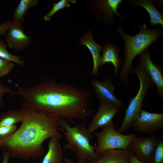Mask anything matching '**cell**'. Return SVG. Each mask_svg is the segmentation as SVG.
<instances>
[{"label": "cell", "instance_id": "cell-1", "mask_svg": "<svg viewBox=\"0 0 163 163\" xmlns=\"http://www.w3.org/2000/svg\"><path fill=\"white\" fill-rule=\"evenodd\" d=\"M15 86L16 91L13 94L21 97V107L49 114L69 124L84 120L92 113L88 108L91 94L86 88L49 78L30 86Z\"/></svg>", "mask_w": 163, "mask_h": 163}, {"label": "cell", "instance_id": "cell-2", "mask_svg": "<svg viewBox=\"0 0 163 163\" xmlns=\"http://www.w3.org/2000/svg\"><path fill=\"white\" fill-rule=\"evenodd\" d=\"M21 120L11 135L0 140V149L10 157L27 160L43 156V144L47 139L63 137L60 119L49 114L24 107L17 110Z\"/></svg>", "mask_w": 163, "mask_h": 163}, {"label": "cell", "instance_id": "cell-3", "mask_svg": "<svg viewBox=\"0 0 163 163\" xmlns=\"http://www.w3.org/2000/svg\"><path fill=\"white\" fill-rule=\"evenodd\" d=\"M139 31L137 34L130 35L126 34L121 24L120 23L116 31L125 42L124 61L120 70L119 77L123 84H128V76L132 72V64L135 58L140 54L152 43L157 42L162 35L163 32L159 28H149L145 24L138 25Z\"/></svg>", "mask_w": 163, "mask_h": 163}, {"label": "cell", "instance_id": "cell-4", "mask_svg": "<svg viewBox=\"0 0 163 163\" xmlns=\"http://www.w3.org/2000/svg\"><path fill=\"white\" fill-rule=\"evenodd\" d=\"M60 123L67 141L63 149L72 151L78 163H87L99 158L100 154L95 152L96 145L93 146L90 144L92 134L84 125L77 124L71 126L62 119H60Z\"/></svg>", "mask_w": 163, "mask_h": 163}, {"label": "cell", "instance_id": "cell-5", "mask_svg": "<svg viewBox=\"0 0 163 163\" xmlns=\"http://www.w3.org/2000/svg\"><path fill=\"white\" fill-rule=\"evenodd\" d=\"M136 75L139 82V87L135 96L130 99L121 124L117 131L122 133L127 130L136 119L142 110L144 100L148 89L154 84L144 69L139 63L133 68L132 72Z\"/></svg>", "mask_w": 163, "mask_h": 163}, {"label": "cell", "instance_id": "cell-6", "mask_svg": "<svg viewBox=\"0 0 163 163\" xmlns=\"http://www.w3.org/2000/svg\"><path fill=\"white\" fill-rule=\"evenodd\" d=\"M94 135L97 143L95 152L97 154L111 149H127L132 139L136 136L134 133L125 135L119 133L115 129L113 121Z\"/></svg>", "mask_w": 163, "mask_h": 163}, {"label": "cell", "instance_id": "cell-7", "mask_svg": "<svg viewBox=\"0 0 163 163\" xmlns=\"http://www.w3.org/2000/svg\"><path fill=\"white\" fill-rule=\"evenodd\" d=\"M155 135L134 137L128 149L139 160L145 163H152L154 152L159 141Z\"/></svg>", "mask_w": 163, "mask_h": 163}, {"label": "cell", "instance_id": "cell-8", "mask_svg": "<svg viewBox=\"0 0 163 163\" xmlns=\"http://www.w3.org/2000/svg\"><path fill=\"white\" fill-rule=\"evenodd\" d=\"M131 126L141 133L153 134L163 128V113H150L142 110Z\"/></svg>", "mask_w": 163, "mask_h": 163}, {"label": "cell", "instance_id": "cell-9", "mask_svg": "<svg viewBox=\"0 0 163 163\" xmlns=\"http://www.w3.org/2000/svg\"><path fill=\"white\" fill-rule=\"evenodd\" d=\"M5 41L9 48L19 51L28 46L31 39L25 33L22 24L12 20L5 36Z\"/></svg>", "mask_w": 163, "mask_h": 163}, {"label": "cell", "instance_id": "cell-10", "mask_svg": "<svg viewBox=\"0 0 163 163\" xmlns=\"http://www.w3.org/2000/svg\"><path fill=\"white\" fill-rule=\"evenodd\" d=\"M122 109L111 103L101 102L98 110L88 125V129L91 133L101 127H104L113 121V119Z\"/></svg>", "mask_w": 163, "mask_h": 163}, {"label": "cell", "instance_id": "cell-11", "mask_svg": "<svg viewBox=\"0 0 163 163\" xmlns=\"http://www.w3.org/2000/svg\"><path fill=\"white\" fill-rule=\"evenodd\" d=\"M139 63L143 67L157 88V94L160 98L163 97V73L161 68L154 64L151 59L148 48L139 55Z\"/></svg>", "mask_w": 163, "mask_h": 163}, {"label": "cell", "instance_id": "cell-12", "mask_svg": "<svg viewBox=\"0 0 163 163\" xmlns=\"http://www.w3.org/2000/svg\"><path fill=\"white\" fill-rule=\"evenodd\" d=\"M91 85L93 91L101 102L116 105L122 109L125 108L122 101L115 95V88L110 79L107 78L101 81L92 79Z\"/></svg>", "mask_w": 163, "mask_h": 163}, {"label": "cell", "instance_id": "cell-13", "mask_svg": "<svg viewBox=\"0 0 163 163\" xmlns=\"http://www.w3.org/2000/svg\"><path fill=\"white\" fill-rule=\"evenodd\" d=\"M122 0H98L93 1V7L102 17L104 22L110 26L114 25L116 20L114 14L122 18L125 16L119 14L117 10Z\"/></svg>", "mask_w": 163, "mask_h": 163}, {"label": "cell", "instance_id": "cell-14", "mask_svg": "<svg viewBox=\"0 0 163 163\" xmlns=\"http://www.w3.org/2000/svg\"><path fill=\"white\" fill-rule=\"evenodd\" d=\"M132 153L128 149L108 150L100 154L96 160L87 163H130Z\"/></svg>", "mask_w": 163, "mask_h": 163}, {"label": "cell", "instance_id": "cell-15", "mask_svg": "<svg viewBox=\"0 0 163 163\" xmlns=\"http://www.w3.org/2000/svg\"><path fill=\"white\" fill-rule=\"evenodd\" d=\"M102 52L101 66L107 63H111L114 67L113 75L117 76L123 62L122 59L119 56V48L116 45L108 42L103 48Z\"/></svg>", "mask_w": 163, "mask_h": 163}, {"label": "cell", "instance_id": "cell-16", "mask_svg": "<svg viewBox=\"0 0 163 163\" xmlns=\"http://www.w3.org/2000/svg\"><path fill=\"white\" fill-rule=\"evenodd\" d=\"M79 43L86 46L90 51L93 62L91 73L95 76H97L99 66H101L100 53L103 47L95 41L90 31L80 38Z\"/></svg>", "mask_w": 163, "mask_h": 163}, {"label": "cell", "instance_id": "cell-17", "mask_svg": "<svg viewBox=\"0 0 163 163\" xmlns=\"http://www.w3.org/2000/svg\"><path fill=\"white\" fill-rule=\"evenodd\" d=\"M129 3L132 6L141 7L148 11L150 18L149 23L153 26L158 24L163 27V16L161 12L159 11L151 0H129Z\"/></svg>", "mask_w": 163, "mask_h": 163}, {"label": "cell", "instance_id": "cell-18", "mask_svg": "<svg viewBox=\"0 0 163 163\" xmlns=\"http://www.w3.org/2000/svg\"><path fill=\"white\" fill-rule=\"evenodd\" d=\"M60 139H50L48 142V151L41 163H62L64 155Z\"/></svg>", "mask_w": 163, "mask_h": 163}, {"label": "cell", "instance_id": "cell-19", "mask_svg": "<svg viewBox=\"0 0 163 163\" xmlns=\"http://www.w3.org/2000/svg\"><path fill=\"white\" fill-rule=\"evenodd\" d=\"M38 0H21L13 13V21L22 23L28 10L37 5Z\"/></svg>", "mask_w": 163, "mask_h": 163}, {"label": "cell", "instance_id": "cell-20", "mask_svg": "<svg viewBox=\"0 0 163 163\" xmlns=\"http://www.w3.org/2000/svg\"><path fill=\"white\" fill-rule=\"evenodd\" d=\"M21 120V117L17 110H9L0 115V126L16 125Z\"/></svg>", "mask_w": 163, "mask_h": 163}, {"label": "cell", "instance_id": "cell-21", "mask_svg": "<svg viewBox=\"0 0 163 163\" xmlns=\"http://www.w3.org/2000/svg\"><path fill=\"white\" fill-rule=\"evenodd\" d=\"M8 46L3 40L0 38V58L15 63L20 66H24L26 62L21 59L20 56L11 54L7 50Z\"/></svg>", "mask_w": 163, "mask_h": 163}, {"label": "cell", "instance_id": "cell-22", "mask_svg": "<svg viewBox=\"0 0 163 163\" xmlns=\"http://www.w3.org/2000/svg\"><path fill=\"white\" fill-rule=\"evenodd\" d=\"M69 2L75 3L76 1L75 0H61L56 3H54L52 9L44 16V21H50L52 16L59 10L70 7Z\"/></svg>", "mask_w": 163, "mask_h": 163}, {"label": "cell", "instance_id": "cell-23", "mask_svg": "<svg viewBox=\"0 0 163 163\" xmlns=\"http://www.w3.org/2000/svg\"><path fill=\"white\" fill-rule=\"evenodd\" d=\"M14 66L13 62L0 58V78L10 73Z\"/></svg>", "mask_w": 163, "mask_h": 163}, {"label": "cell", "instance_id": "cell-24", "mask_svg": "<svg viewBox=\"0 0 163 163\" xmlns=\"http://www.w3.org/2000/svg\"><path fill=\"white\" fill-rule=\"evenodd\" d=\"M152 163H163V140L159 141L155 150Z\"/></svg>", "mask_w": 163, "mask_h": 163}, {"label": "cell", "instance_id": "cell-25", "mask_svg": "<svg viewBox=\"0 0 163 163\" xmlns=\"http://www.w3.org/2000/svg\"><path fill=\"white\" fill-rule=\"evenodd\" d=\"M17 129L16 125L10 126H0V140L9 136L12 134Z\"/></svg>", "mask_w": 163, "mask_h": 163}, {"label": "cell", "instance_id": "cell-26", "mask_svg": "<svg viewBox=\"0 0 163 163\" xmlns=\"http://www.w3.org/2000/svg\"><path fill=\"white\" fill-rule=\"evenodd\" d=\"M13 92L11 88L0 81V107L4 105L3 97L4 95L6 93L12 94Z\"/></svg>", "mask_w": 163, "mask_h": 163}, {"label": "cell", "instance_id": "cell-27", "mask_svg": "<svg viewBox=\"0 0 163 163\" xmlns=\"http://www.w3.org/2000/svg\"><path fill=\"white\" fill-rule=\"evenodd\" d=\"M11 21L12 20H8L0 24V35L5 36Z\"/></svg>", "mask_w": 163, "mask_h": 163}, {"label": "cell", "instance_id": "cell-28", "mask_svg": "<svg viewBox=\"0 0 163 163\" xmlns=\"http://www.w3.org/2000/svg\"><path fill=\"white\" fill-rule=\"evenodd\" d=\"M2 156L3 159L2 163H8L10 157L8 153L6 152H3Z\"/></svg>", "mask_w": 163, "mask_h": 163}, {"label": "cell", "instance_id": "cell-29", "mask_svg": "<svg viewBox=\"0 0 163 163\" xmlns=\"http://www.w3.org/2000/svg\"><path fill=\"white\" fill-rule=\"evenodd\" d=\"M130 163H145L138 159L132 152L130 160Z\"/></svg>", "mask_w": 163, "mask_h": 163}, {"label": "cell", "instance_id": "cell-30", "mask_svg": "<svg viewBox=\"0 0 163 163\" xmlns=\"http://www.w3.org/2000/svg\"><path fill=\"white\" fill-rule=\"evenodd\" d=\"M63 161L64 163H75L70 159L68 158H64Z\"/></svg>", "mask_w": 163, "mask_h": 163}, {"label": "cell", "instance_id": "cell-31", "mask_svg": "<svg viewBox=\"0 0 163 163\" xmlns=\"http://www.w3.org/2000/svg\"><path fill=\"white\" fill-rule=\"evenodd\" d=\"M1 0H0V4H1Z\"/></svg>", "mask_w": 163, "mask_h": 163}]
</instances>
